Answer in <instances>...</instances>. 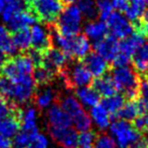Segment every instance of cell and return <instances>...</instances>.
Instances as JSON below:
<instances>
[{
    "instance_id": "cell-1",
    "label": "cell",
    "mask_w": 148,
    "mask_h": 148,
    "mask_svg": "<svg viewBox=\"0 0 148 148\" xmlns=\"http://www.w3.org/2000/svg\"><path fill=\"white\" fill-rule=\"evenodd\" d=\"M2 76L13 83H21L32 79L33 64L26 53L7 57L1 69Z\"/></svg>"
},
{
    "instance_id": "cell-2",
    "label": "cell",
    "mask_w": 148,
    "mask_h": 148,
    "mask_svg": "<svg viewBox=\"0 0 148 148\" xmlns=\"http://www.w3.org/2000/svg\"><path fill=\"white\" fill-rule=\"evenodd\" d=\"M117 91L123 94L128 101H136L139 98L140 79L134 69L129 66L114 68L111 75Z\"/></svg>"
},
{
    "instance_id": "cell-3",
    "label": "cell",
    "mask_w": 148,
    "mask_h": 148,
    "mask_svg": "<svg viewBox=\"0 0 148 148\" xmlns=\"http://www.w3.org/2000/svg\"><path fill=\"white\" fill-rule=\"evenodd\" d=\"M83 15L76 5H69L60 13L53 27L59 33L66 36L79 35L82 28Z\"/></svg>"
},
{
    "instance_id": "cell-4",
    "label": "cell",
    "mask_w": 148,
    "mask_h": 148,
    "mask_svg": "<svg viewBox=\"0 0 148 148\" xmlns=\"http://www.w3.org/2000/svg\"><path fill=\"white\" fill-rule=\"evenodd\" d=\"M64 5L62 0H32L26 10L31 12L38 22L49 25L57 21L64 11Z\"/></svg>"
},
{
    "instance_id": "cell-5",
    "label": "cell",
    "mask_w": 148,
    "mask_h": 148,
    "mask_svg": "<svg viewBox=\"0 0 148 148\" xmlns=\"http://www.w3.org/2000/svg\"><path fill=\"white\" fill-rule=\"evenodd\" d=\"M146 42V35L135 27V31L125 39L119 41V53L112 64L115 68L128 66L136 51Z\"/></svg>"
},
{
    "instance_id": "cell-6",
    "label": "cell",
    "mask_w": 148,
    "mask_h": 148,
    "mask_svg": "<svg viewBox=\"0 0 148 148\" xmlns=\"http://www.w3.org/2000/svg\"><path fill=\"white\" fill-rule=\"evenodd\" d=\"M60 76L68 89H78L87 87L93 83V76L84 62H77L66 66L60 72Z\"/></svg>"
},
{
    "instance_id": "cell-7",
    "label": "cell",
    "mask_w": 148,
    "mask_h": 148,
    "mask_svg": "<svg viewBox=\"0 0 148 148\" xmlns=\"http://www.w3.org/2000/svg\"><path fill=\"white\" fill-rule=\"evenodd\" d=\"M111 133L117 140V145L120 148H127L132 143L136 142L142 135L133 127L132 123L124 120H116L110 127Z\"/></svg>"
},
{
    "instance_id": "cell-8",
    "label": "cell",
    "mask_w": 148,
    "mask_h": 148,
    "mask_svg": "<svg viewBox=\"0 0 148 148\" xmlns=\"http://www.w3.org/2000/svg\"><path fill=\"white\" fill-rule=\"evenodd\" d=\"M106 22L111 35L117 39H125L135 31V26L122 12L113 11Z\"/></svg>"
},
{
    "instance_id": "cell-9",
    "label": "cell",
    "mask_w": 148,
    "mask_h": 148,
    "mask_svg": "<svg viewBox=\"0 0 148 148\" xmlns=\"http://www.w3.org/2000/svg\"><path fill=\"white\" fill-rule=\"evenodd\" d=\"M47 25V24H45ZM30 47L43 53L51 47V38L49 26L34 24L30 27Z\"/></svg>"
},
{
    "instance_id": "cell-10",
    "label": "cell",
    "mask_w": 148,
    "mask_h": 148,
    "mask_svg": "<svg viewBox=\"0 0 148 148\" xmlns=\"http://www.w3.org/2000/svg\"><path fill=\"white\" fill-rule=\"evenodd\" d=\"M49 133L53 141L62 148H77L78 147L79 134L74 128H53L49 127Z\"/></svg>"
},
{
    "instance_id": "cell-11",
    "label": "cell",
    "mask_w": 148,
    "mask_h": 148,
    "mask_svg": "<svg viewBox=\"0 0 148 148\" xmlns=\"http://www.w3.org/2000/svg\"><path fill=\"white\" fill-rule=\"evenodd\" d=\"M93 49L95 53L103 57L108 62H113L119 53V41L112 35H107L105 38L94 42Z\"/></svg>"
},
{
    "instance_id": "cell-12",
    "label": "cell",
    "mask_w": 148,
    "mask_h": 148,
    "mask_svg": "<svg viewBox=\"0 0 148 148\" xmlns=\"http://www.w3.org/2000/svg\"><path fill=\"white\" fill-rule=\"evenodd\" d=\"M69 58L62 51L51 47L47 51L43 53L42 66L53 72L55 75L60 74V72L66 66Z\"/></svg>"
},
{
    "instance_id": "cell-13",
    "label": "cell",
    "mask_w": 148,
    "mask_h": 148,
    "mask_svg": "<svg viewBox=\"0 0 148 148\" xmlns=\"http://www.w3.org/2000/svg\"><path fill=\"white\" fill-rule=\"evenodd\" d=\"M47 122L49 127L53 128H71L73 120L70 115L66 113L58 103H55L47 111Z\"/></svg>"
},
{
    "instance_id": "cell-14",
    "label": "cell",
    "mask_w": 148,
    "mask_h": 148,
    "mask_svg": "<svg viewBox=\"0 0 148 148\" xmlns=\"http://www.w3.org/2000/svg\"><path fill=\"white\" fill-rule=\"evenodd\" d=\"M85 66L90 71L93 77L100 78L102 76H105L107 71L109 70V64L108 62L98 55L97 53H90L86 58L84 62Z\"/></svg>"
},
{
    "instance_id": "cell-15",
    "label": "cell",
    "mask_w": 148,
    "mask_h": 148,
    "mask_svg": "<svg viewBox=\"0 0 148 148\" xmlns=\"http://www.w3.org/2000/svg\"><path fill=\"white\" fill-rule=\"evenodd\" d=\"M8 22H9V31L14 32L22 28L29 27V25H34L35 23L38 22V20L31 12L23 9L16 13Z\"/></svg>"
},
{
    "instance_id": "cell-16",
    "label": "cell",
    "mask_w": 148,
    "mask_h": 148,
    "mask_svg": "<svg viewBox=\"0 0 148 148\" xmlns=\"http://www.w3.org/2000/svg\"><path fill=\"white\" fill-rule=\"evenodd\" d=\"M85 35L89 38V40H93L94 42L105 38L108 35L107 24L102 20H90L84 27Z\"/></svg>"
},
{
    "instance_id": "cell-17",
    "label": "cell",
    "mask_w": 148,
    "mask_h": 148,
    "mask_svg": "<svg viewBox=\"0 0 148 148\" xmlns=\"http://www.w3.org/2000/svg\"><path fill=\"white\" fill-rule=\"evenodd\" d=\"M20 130H21V114L9 116L0 120V134L5 138H12Z\"/></svg>"
},
{
    "instance_id": "cell-18",
    "label": "cell",
    "mask_w": 148,
    "mask_h": 148,
    "mask_svg": "<svg viewBox=\"0 0 148 148\" xmlns=\"http://www.w3.org/2000/svg\"><path fill=\"white\" fill-rule=\"evenodd\" d=\"M58 97L59 96L56 94L53 89L47 87V88H43L41 90H37L36 88L32 99L36 108L39 111H41V110L49 108L53 103H56Z\"/></svg>"
},
{
    "instance_id": "cell-19",
    "label": "cell",
    "mask_w": 148,
    "mask_h": 148,
    "mask_svg": "<svg viewBox=\"0 0 148 148\" xmlns=\"http://www.w3.org/2000/svg\"><path fill=\"white\" fill-rule=\"evenodd\" d=\"M93 88L100 97L108 98L117 94V89L111 76H102L93 82Z\"/></svg>"
},
{
    "instance_id": "cell-20",
    "label": "cell",
    "mask_w": 148,
    "mask_h": 148,
    "mask_svg": "<svg viewBox=\"0 0 148 148\" xmlns=\"http://www.w3.org/2000/svg\"><path fill=\"white\" fill-rule=\"evenodd\" d=\"M76 98L79 100L82 106L85 107H94L100 102V96L97 92L94 90L93 87H83V88H78L75 91Z\"/></svg>"
},
{
    "instance_id": "cell-21",
    "label": "cell",
    "mask_w": 148,
    "mask_h": 148,
    "mask_svg": "<svg viewBox=\"0 0 148 148\" xmlns=\"http://www.w3.org/2000/svg\"><path fill=\"white\" fill-rule=\"evenodd\" d=\"M59 105L62 107V109L66 112L68 115L71 116V118H75L76 116H78L79 114H81L84 111L82 104L79 102V100L74 96H64L62 98L58 97L57 102Z\"/></svg>"
},
{
    "instance_id": "cell-22",
    "label": "cell",
    "mask_w": 148,
    "mask_h": 148,
    "mask_svg": "<svg viewBox=\"0 0 148 148\" xmlns=\"http://www.w3.org/2000/svg\"><path fill=\"white\" fill-rule=\"evenodd\" d=\"M133 66L137 74L144 75L148 78V42H145L134 55Z\"/></svg>"
},
{
    "instance_id": "cell-23",
    "label": "cell",
    "mask_w": 148,
    "mask_h": 148,
    "mask_svg": "<svg viewBox=\"0 0 148 148\" xmlns=\"http://www.w3.org/2000/svg\"><path fill=\"white\" fill-rule=\"evenodd\" d=\"M92 45L86 35H76L73 47L72 59L85 60V58L91 53Z\"/></svg>"
},
{
    "instance_id": "cell-24",
    "label": "cell",
    "mask_w": 148,
    "mask_h": 148,
    "mask_svg": "<svg viewBox=\"0 0 148 148\" xmlns=\"http://www.w3.org/2000/svg\"><path fill=\"white\" fill-rule=\"evenodd\" d=\"M139 116V110L137 106L136 101H128L127 103L124 104L121 110L118 112L116 115L111 116L114 121L116 120H124L127 122L132 123L137 117Z\"/></svg>"
},
{
    "instance_id": "cell-25",
    "label": "cell",
    "mask_w": 148,
    "mask_h": 148,
    "mask_svg": "<svg viewBox=\"0 0 148 148\" xmlns=\"http://www.w3.org/2000/svg\"><path fill=\"white\" fill-rule=\"evenodd\" d=\"M90 116L95 121L98 128L104 131L110 126V116L108 111L102 106V104H97L91 108Z\"/></svg>"
},
{
    "instance_id": "cell-26",
    "label": "cell",
    "mask_w": 148,
    "mask_h": 148,
    "mask_svg": "<svg viewBox=\"0 0 148 148\" xmlns=\"http://www.w3.org/2000/svg\"><path fill=\"white\" fill-rule=\"evenodd\" d=\"M37 112L35 108L29 107L21 113V130L29 133H37Z\"/></svg>"
},
{
    "instance_id": "cell-27",
    "label": "cell",
    "mask_w": 148,
    "mask_h": 148,
    "mask_svg": "<svg viewBox=\"0 0 148 148\" xmlns=\"http://www.w3.org/2000/svg\"><path fill=\"white\" fill-rule=\"evenodd\" d=\"M145 12H146L145 0H129V7L124 13L131 22H136L141 17H143Z\"/></svg>"
},
{
    "instance_id": "cell-28",
    "label": "cell",
    "mask_w": 148,
    "mask_h": 148,
    "mask_svg": "<svg viewBox=\"0 0 148 148\" xmlns=\"http://www.w3.org/2000/svg\"><path fill=\"white\" fill-rule=\"evenodd\" d=\"M16 47L13 43L11 32L5 26L0 25V51L6 57H12L16 53Z\"/></svg>"
},
{
    "instance_id": "cell-29",
    "label": "cell",
    "mask_w": 148,
    "mask_h": 148,
    "mask_svg": "<svg viewBox=\"0 0 148 148\" xmlns=\"http://www.w3.org/2000/svg\"><path fill=\"white\" fill-rule=\"evenodd\" d=\"M12 40L16 49L20 51V53H24L30 47V28L25 27L20 30L11 32Z\"/></svg>"
},
{
    "instance_id": "cell-30",
    "label": "cell",
    "mask_w": 148,
    "mask_h": 148,
    "mask_svg": "<svg viewBox=\"0 0 148 148\" xmlns=\"http://www.w3.org/2000/svg\"><path fill=\"white\" fill-rule=\"evenodd\" d=\"M56 75L49 70L41 64L38 66H34L32 72V78L36 87H45L47 86L51 81L53 80Z\"/></svg>"
},
{
    "instance_id": "cell-31",
    "label": "cell",
    "mask_w": 148,
    "mask_h": 148,
    "mask_svg": "<svg viewBox=\"0 0 148 148\" xmlns=\"http://www.w3.org/2000/svg\"><path fill=\"white\" fill-rule=\"evenodd\" d=\"M102 106L108 111V113L111 114V116H114L121 110V108L125 104V98L123 95L115 94L111 97L104 98L101 102Z\"/></svg>"
},
{
    "instance_id": "cell-32",
    "label": "cell",
    "mask_w": 148,
    "mask_h": 148,
    "mask_svg": "<svg viewBox=\"0 0 148 148\" xmlns=\"http://www.w3.org/2000/svg\"><path fill=\"white\" fill-rule=\"evenodd\" d=\"M21 112L22 110L18 107L17 104L0 95V120L9 117V116L20 115Z\"/></svg>"
},
{
    "instance_id": "cell-33",
    "label": "cell",
    "mask_w": 148,
    "mask_h": 148,
    "mask_svg": "<svg viewBox=\"0 0 148 148\" xmlns=\"http://www.w3.org/2000/svg\"><path fill=\"white\" fill-rule=\"evenodd\" d=\"M78 8L83 17L89 20H96L98 17V9L96 0H78Z\"/></svg>"
},
{
    "instance_id": "cell-34",
    "label": "cell",
    "mask_w": 148,
    "mask_h": 148,
    "mask_svg": "<svg viewBox=\"0 0 148 148\" xmlns=\"http://www.w3.org/2000/svg\"><path fill=\"white\" fill-rule=\"evenodd\" d=\"M73 124L75 125V128H76L77 131L87 132V131L91 130L93 121H92L90 114L87 113L86 110H84L81 114H79L78 116L73 118Z\"/></svg>"
},
{
    "instance_id": "cell-35",
    "label": "cell",
    "mask_w": 148,
    "mask_h": 148,
    "mask_svg": "<svg viewBox=\"0 0 148 148\" xmlns=\"http://www.w3.org/2000/svg\"><path fill=\"white\" fill-rule=\"evenodd\" d=\"M23 5L24 3L22 0H11L8 2L4 8L3 12H2L4 21L8 22L16 13L23 10Z\"/></svg>"
},
{
    "instance_id": "cell-36",
    "label": "cell",
    "mask_w": 148,
    "mask_h": 148,
    "mask_svg": "<svg viewBox=\"0 0 148 148\" xmlns=\"http://www.w3.org/2000/svg\"><path fill=\"white\" fill-rule=\"evenodd\" d=\"M38 133V132H37ZM37 133H29L25 131L20 130L17 134L14 136V140L12 142L13 148H26L32 138L37 134Z\"/></svg>"
},
{
    "instance_id": "cell-37",
    "label": "cell",
    "mask_w": 148,
    "mask_h": 148,
    "mask_svg": "<svg viewBox=\"0 0 148 148\" xmlns=\"http://www.w3.org/2000/svg\"><path fill=\"white\" fill-rule=\"evenodd\" d=\"M98 9V16L102 21H106L113 13V5L111 0H96Z\"/></svg>"
},
{
    "instance_id": "cell-38",
    "label": "cell",
    "mask_w": 148,
    "mask_h": 148,
    "mask_svg": "<svg viewBox=\"0 0 148 148\" xmlns=\"http://www.w3.org/2000/svg\"><path fill=\"white\" fill-rule=\"evenodd\" d=\"M94 148H117L115 140L105 132L97 133Z\"/></svg>"
},
{
    "instance_id": "cell-39",
    "label": "cell",
    "mask_w": 148,
    "mask_h": 148,
    "mask_svg": "<svg viewBox=\"0 0 148 148\" xmlns=\"http://www.w3.org/2000/svg\"><path fill=\"white\" fill-rule=\"evenodd\" d=\"M97 133L90 130L87 132H82L79 135L78 147L77 148H94Z\"/></svg>"
},
{
    "instance_id": "cell-40",
    "label": "cell",
    "mask_w": 148,
    "mask_h": 148,
    "mask_svg": "<svg viewBox=\"0 0 148 148\" xmlns=\"http://www.w3.org/2000/svg\"><path fill=\"white\" fill-rule=\"evenodd\" d=\"M47 146H49V141L47 137L43 134L37 133L26 148H47Z\"/></svg>"
},
{
    "instance_id": "cell-41",
    "label": "cell",
    "mask_w": 148,
    "mask_h": 148,
    "mask_svg": "<svg viewBox=\"0 0 148 148\" xmlns=\"http://www.w3.org/2000/svg\"><path fill=\"white\" fill-rule=\"evenodd\" d=\"M112 5L119 12H125L129 7V0H111Z\"/></svg>"
},
{
    "instance_id": "cell-42",
    "label": "cell",
    "mask_w": 148,
    "mask_h": 148,
    "mask_svg": "<svg viewBox=\"0 0 148 148\" xmlns=\"http://www.w3.org/2000/svg\"><path fill=\"white\" fill-rule=\"evenodd\" d=\"M127 148H148V137L141 136L140 139H138L136 142L132 143Z\"/></svg>"
},
{
    "instance_id": "cell-43",
    "label": "cell",
    "mask_w": 148,
    "mask_h": 148,
    "mask_svg": "<svg viewBox=\"0 0 148 148\" xmlns=\"http://www.w3.org/2000/svg\"><path fill=\"white\" fill-rule=\"evenodd\" d=\"M12 141L0 134V148H12Z\"/></svg>"
},
{
    "instance_id": "cell-44",
    "label": "cell",
    "mask_w": 148,
    "mask_h": 148,
    "mask_svg": "<svg viewBox=\"0 0 148 148\" xmlns=\"http://www.w3.org/2000/svg\"><path fill=\"white\" fill-rule=\"evenodd\" d=\"M135 27L138 28V29H140L145 35H146V36H148V20H143L142 25H141V26L136 25Z\"/></svg>"
},
{
    "instance_id": "cell-45",
    "label": "cell",
    "mask_w": 148,
    "mask_h": 148,
    "mask_svg": "<svg viewBox=\"0 0 148 148\" xmlns=\"http://www.w3.org/2000/svg\"><path fill=\"white\" fill-rule=\"evenodd\" d=\"M6 56L4 55L2 51H0V69H1V66H2V64H3V62H4V60H5L6 59Z\"/></svg>"
},
{
    "instance_id": "cell-46",
    "label": "cell",
    "mask_w": 148,
    "mask_h": 148,
    "mask_svg": "<svg viewBox=\"0 0 148 148\" xmlns=\"http://www.w3.org/2000/svg\"><path fill=\"white\" fill-rule=\"evenodd\" d=\"M62 3L66 4V5H72L73 3H75L76 1H78V0H62Z\"/></svg>"
},
{
    "instance_id": "cell-47",
    "label": "cell",
    "mask_w": 148,
    "mask_h": 148,
    "mask_svg": "<svg viewBox=\"0 0 148 148\" xmlns=\"http://www.w3.org/2000/svg\"><path fill=\"white\" fill-rule=\"evenodd\" d=\"M23 1V3H24V5H25V7L27 8L28 6L30 5V3L32 2V0H22Z\"/></svg>"
},
{
    "instance_id": "cell-48",
    "label": "cell",
    "mask_w": 148,
    "mask_h": 148,
    "mask_svg": "<svg viewBox=\"0 0 148 148\" xmlns=\"http://www.w3.org/2000/svg\"><path fill=\"white\" fill-rule=\"evenodd\" d=\"M143 20H148V11H146L143 15Z\"/></svg>"
},
{
    "instance_id": "cell-49",
    "label": "cell",
    "mask_w": 148,
    "mask_h": 148,
    "mask_svg": "<svg viewBox=\"0 0 148 148\" xmlns=\"http://www.w3.org/2000/svg\"><path fill=\"white\" fill-rule=\"evenodd\" d=\"M145 3H146V7H148V0H145Z\"/></svg>"
}]
</instances>
